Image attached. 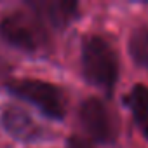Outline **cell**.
I'll use <instances>...</instances> for the list:
<instances>
[{
    "label": "cell",
    "instance_id": "cell-1",
    "mask_svg": "<svg viewBox=\"0 0 148 148\" xmlns=\"http://www.w3.org/2000/svg\"><path fill=\"white\" fill-rule=\"evenodd\" d=\"M80 64L84 79L110 94L119 80V56L112 44L99 35H87L82 40Z\"/></svg>",
    "mask_w": 148,
    "mask_h": 148
},
{
    "label": "cell",
    "instance_id": "cell-2",
    "mask_svg": "<svg viewBox=\"0 0 148 148\" xmlns=\"http://www.w3.org/2000/svg\"><path fill=\"white\" fill-rule=\"evenodd\" d=\"M9 92L37 106L45 117L52 120H63L66 115V103L63 91L52 82L40 79H14L9 80Z\"/></svg>",
    "mask_w": 148,
    "mask_h": 148
},
{
    "label": "cell",
    "instance_id": "cell-3",
    "mask_svg": "<svg viewBox=\"0 0 148 148\" xmlns=\"http://www.w3.org/2000/svg\"><path fill=\"white\" fill-rule=\"evenodd\" d=\"M0 37L2 40L25 52H37L47 40V33L42 19L30 12H11L0 19Z\"/></svg>",
    "mask_w": 148,
    "mask_h": 148
},
{
    "label": "cell",
    "instance_id": "cell-4",
    "mask_svg": "<svg viewBox=\"0 0 148 148\" xmlns=\"http://www.w3.org/2000/svg\"><path fill=\"white\" fill-rule=\"evenodd\" d=\"M79 119L86 134L96 143H112L117 136L113 117L99 98H87L79 108Z\"/></svg>",
    "mask_w": 148,
    "mask_h": 148
},
{
    "label": "cell",
    "instance_id": "cell-5",
    "mask_svg": "<svg viewBox=\"0 0 148 148\" xmlns=\"http://www.w3.org/2000/svg\"><path fill=\"white\" fill-rule=\"evenodd\" d=\"M0 122L5 132H9L14 139L23 143H37L47 138V131L23 108L16 105H7L2 110Z\"/></svg>",
    "mask_w": 148,
    "mask_h": 148
},
{
    "label": "cell",
    "instance_id": "cell-6",
    "mask_svg": "<svg viewBox=\"0 0 148 148\" xmlns=\"http://www.w3.org/2000/svg\"><path fill=\"white\" fill-rule=\"evenodd\" d=\"M42 23H49L52 28L64 30L79 16V4L71 0H35L26 4Z\"/></svg>",
    "mask_w": 148,
    "mask_h": 148
},
{
    "label": "cell",
    "instance_id": "cell-7",
    "mask_svg": "<svg viewBox=\"0 0 148 148\" xmlns=\"http://www.w3.org/2000/svg\"><path fill=\"white\" fill-rule=\"evenodd\" d=\"M124 103L129 108L139 132L148 139V86L136 84L124 96Z\"/></svg>",
    "mask_w": 148,
    "mask_h": 148
},
{
    "label": "cell",
    "instance_id": "cell-8",
    "mask_svg": "<svg viewBox=\"0 0 148 148\" xmlns=\"http://www.w3.org/2000/svg\"><path fill=\"white\" fill-rule=\"evenodd\" d=\"M127 49L131 59L139 68L148 70V25H141L131 32Z\"/></svg>",
    "mask_w": 148,
    "mask_h": 148
},
{
    "label": "cell",
    "instance_id": "cell-9",
    "mask_svg": "<svg viewBox=\"0 0 148 148\" xmlns=\"http://www.w3.org/2000/svg\"><path fill=\"white\" fill-rule=\"evenodd\" d=\"M66 148H92V145L80 136H70L66 141Z\"/></svg>",
    "mask_w": 148,
    "mask_h": 148
}]
</instances>
